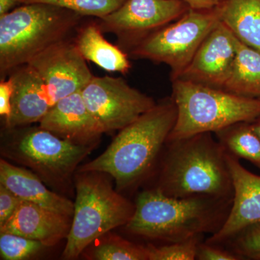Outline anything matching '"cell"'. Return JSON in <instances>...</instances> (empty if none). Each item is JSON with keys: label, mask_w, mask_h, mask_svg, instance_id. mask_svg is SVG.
I'll return each instance as SVG.
<instances>
[{"label": "cell", "mask_w": 260, "mask_h": 260, "mask_svg": "<svg viewBox=\"0 0 260 260\" xmlns=\"http://www.w3.org/2000/svg\"><path fill=\"white\" fill-rule=\"evenodd\" d=\"M226 158L234 186L232 207L221 229L205 240L218 245L260 221V176L249 172L230 154L226 153Z\"/></svg>", "instance_id": "13"}, {"label": "cell", "mask_w": 260, "mask_h": 260, "mask_svg": "<svg viewBox=\"0 0 260 260\" xmlns=\"http://www.w3.org/2000/svg\"><path fill=\"white\" fill-rule=\"evenodd\" d=\"M0 184L8 188L21 200L73 218L74 203L48 189L45 183L26 168L18 167L1 158Z\"/></svg>", "instance_id": "17"}, {"label": "cell", "mask_w": 260, "mask_h": 260, "mask_svg": "<svg viewBox=\"0 0 260 260\" xmlns=\"http://www.w3.org/2000/svg\"><path fill=\"white\" fill-rule=\"evenodd\" d=\"M73 218L21 200L11 217L0 227V233H10L42 242L47 247L67 239Z\"/></svg>", "instance_id": "16"}, {"label": "cell", "mask_w": 260, "mask_h": 260, "mask_svg": "<svg viewBox=\"0 0 260 260\" xmlns=\"http://www.w3.org/2000/svg\"><path fill=\"white\" fill-rule=\"evenodd\" d=\"M198 260H242L235 253L218 244H211L203 240L197 249Z\"/></svg>", "instance_id": "27"}, {"label": "cell", "mask_w": 260, "mask_h": 260, "mask_svg": "<svg viewBox=\"0 0 260 260\" xmlns=\"http://www.w3.org/2000/svg\"><path fill=\"white\" fill-rule=\"evenodd\" d=\"M9 78L13 84L12 112L5 128L39 122L54 106L44 80L28 64L12 70Z\"/></svg>", "instance_id": "15"}, {"label": "cell", "mask_w": 260, "mask_h": 260, "mask_svg": "<svg viewBox=\"0 0 260 260\" xmlns=\"http://www.w3.org/2000/svg\"><path fill=\"white\" fill-rule=\"evenodd\" d=\"M189 10L182 0H126L119 9L96 20L104 34H115L118 46L126 53L140 39L180 18Z\"/></svg>", "instance_id": "10"}, {"label": "cell", "mask_w": 260, "mask_h": 260, "mask_svg": "<svg viewBox=\"0 0 260 260\" xmlns=\"http://www.w3.org/2000/svg\"><path fill=\"white\" fill-rule=\"evenodd\" d=\"M83 16L54 5L23 4L0 17V76L48 47L74 37Z\"/></svg>", "instance_id": "4"}, {"label": "cell", "mask_w": 260, "mask_h": 260, "mask_svg": "<svg viewBox=\"0 0 260 260\" xmlns=\"http://www.w3.org/2000/svg\"><path fill=\"white\" fill-rule=\"evenodd\" d=\"M252 260H260V254H258V255H256L254 256V257L251 259Z\"/></svg>", "instance_id": "33"}, {"label": "cell", "mask_w": 260, "mask_h": 260, "mask_svg": "<svg viewBox=\"0 0 260 260\" xmlns=\"http://www.w3.org/2000/svg\"><path fill=\"white\" fill-rule=\"evenodd\" d=\"M28 64L47 85L54 105L63 98L81 91L93 76L73 38L53 44Z\"/></svg>", "instance_id": "11"}, {"label": "cell", "mask_w": 260, "mask_h": 260, "mask_svg": "<svg viewBox=\"0 0 260 260\" xmlns=\"http://www.w3.org/2000/svg\"><path fill=\"white\" fill-rule=\"evenodd\" d=\"M220 20L246 45L260 51V0H221Z\"/></svg>", "instance_id": "19"}, {"label": "cell", "mask_w": 260, "mask_h": 260, "mask_svg": "<svg viewBox=\"0 0 260 260\" xmlns=\"http://www.w3.org/2000/svg\"><path fill=\"white\" fill-rule=\"evenodd\" d=\"M81 93L104 133L122 129L157 104L123 78L107 75H93Z\"/></svg>", "instance_id": "9"}, {"label": "cell", "mask_w": 260, "mask_h": 260, "mask_svg": "<svg viewBox=\"0 0 260 260\" xmlns=\"http://www.w3.org/2000/svg\"><path fill=\"white\" fill-rule=\"evenodd\" d=\"M189 6V9L195 10H212L218 7L221 0H182Z\"/></svg>", "instance_id": "30"}, {"label": "cell", "mask_w": 260, "mask_h": 260, "mask_svg": "<svg viewBox=\"0 0 260 260\" xmlns=\"http://www.w3.org/2000/svg\"><path fill=\"white\" fill-rule=\"evenodd\" d=\"M156 169L153 188L167 196L234 198L226 153L212 133L167 140Z\"/></svg>", "instance_id": "1"}, {"label": "cell", "mask_w": 260, "mask_h": 260, "mask_svg": "<svg viewBox=\"0 0 260 260\" xmlns=\"http://www.w3.org/2000/svg\"><path fill=\"white\" fill-rule=\"evenodd\" d=\"M214 134L227 153L248 160L260 169V140L251 122L236 123Z\"/></svg>", "instance_id": "21"}, {"label": "cell", "mask_w": 260, "mask_h": 260, "mask_svg": "<svg viewBox=\"0 0 260 260\" xmlns=\"http://www.w3.org/2000/svg\"><path fill=\"white\" fill-rule=\"evenodd\" d=\"M218 8L189 9L180 18L140 39L127 51L135 59L164 63L172 70V80L189 64L207 36L219 23Z\"/></svg>", "instance_id": "8"}, {"label": "cell", "mask_w": 260, "mask_h": 260, "mask_svg": "<svg viewBox=\"0 0 260 260\" xmlns=\"http://www.w3.org/2000/svg\"><path fill=\"white\" fill-rule=\"evenodd\" d=\"M237 40L220 21L205 38L189 64L174 79L223 89L237 57Z\"/></svg>", "instance_id": "12"}, {"label": "cell", "mask_w": 260, "mask_h": 260, "mask_svg": "<svg viewBox=\"0 0 260 260\" xmlns=\"http://www.w3.org/2000/svg\"><path fill=\"white\" fill-rule=\"evenodd\" d=\"M13 84L12 80L2 79L0 82V115L5 121L10 117L12 112V96Z\"/></svg>", "instance_id": "29"}, {"label": "cell", "mask_w": 260, "mask_h": 260, "mask_svg": "<svg viewBox=\"0 0 260 260\" xmlns=\"http://www.w3.org/2000/svg\"><path fill=\"white\" fill-rule=\"evenodd\" d=\"M47 247L42 242L10 233H0V254L4 260L28 259Z\"/></svg>", "instance_id": "25"}, {"label": "cell", "mask_w": 260, "mask_h": 260, "mask_svg": "<svg viewBox=\"0 0 260 260\" xmlns=\"http://www.w3.org/2000/svg\"><path fill=\"white\" fill-rule=\"evenodd\" d=\"M39 123L43 129L75 144L97 145L104 134L81 91L61 99Z\"/></svg>", "instance_id": "14"}, {"label": "cell", "mask_w": 260, "mask_h": 260, "mask_svg": "<svg viewBox=\"0 0 260 260\" xmlns=\"http://www.w3.org/2000/svg\"><path fill=\"white\" fill-rule=\"evenodd\" d=\"M204 239V235L181 241L166 243L161 246L148 244L146 246L148 260H194L197 249L200 242Z\"/></svg>", "instance_id": "24"}, {"label": "cell", "mask_w": 260, "mask_h": 260, "mask_svg": "<svg viewBox=\"0 0 260 260\" xmlns=\"http://www.w3.org/2000/svg\"><path fill=\"white\" fill-rule=\"evenodd\" d=\"M107 176L98 172H77L74 213L64 259H76L90 244L113 229L124 226L133 216L135 203L114 189Z\"/></svg>", "instance_id": "5"}, {"label": "cell", "mask_w": 260, "mask_h": 260, "mask_svg": "<svg viewBox=\"0 0 260 260\" xmlns=\"http://www.w3.org/2000/svg\"><path fill=\"white\" fill-rule=\"evenodd\" d=\"M172 99L162 101L119 130L97 158L80 166L77 172H98L112 177L118 191L138 185L156 169L177 121Z\"/></svg>", "instance_id": "2"}, {"label": "cell", "mask_w": 260, "mask_h": 260, "mask_svg": "<svg viewBox=\"0 0 260 260\" xmlns=\"http://www.w3.org/2000/svg\"><path fill=\"white\" fill-rule=\"evenodd\" d=\"M251 128H252L253 131L254 132L256 136L260 140V116L255 119L252 122H251Z\"/></svg>", "instance_id": "32"}, {"label": "cell", "mask_w": 260, "mask_h": 260, "mask_svg": "<svg viewBox=\"0 0 260 260\" xmlns=\"http://www.w3.org/2000/svg\"><path fill=\"white\" fill-rule=\"evenodd\" d=\"M97 20L80 24L73 41L85 60L92 61L109 73L125 75L131 68L128 54L103 36Z\"/></svg>", "instance_id": "18"}, {"label": "cell", "mask_w": 260, "mask_h": 260, "mask_svg": "<svg viewBox=\"0 0 260 260\" xmlns=\"http://www.w3.org/2000/svg\"><path fill=\"white\" fill-rule=\"evenodd\" d=\"M18 5V0H0V17L15 9Z\"/></svg>", "instance_id": "31"}, {"label": "cell", "mask_w": 260, "mask_h": 260, "mask_svg": "<svg viewBox=\"0 0 260 260\" xmlns=\"http://www.w3.org/2000/svg\"><path fill=\"white\" fill-rule=\"evenodd\" d=\"M232 201L205 196L172 198L150 188L137 196L135 213L124 228L136 237L165 244L213 235L225 223Z\"/></svg>", "instance_id": "3"}, {"label": "cell", "mask_w": 260, "mask_h": 260, "mask_svg": "<svg viewBox=\"0 0 260 260\" xmlns=\"http://www.w3.org/2000/svg\"><path fill=\"white\" fill-rule=\"evenodd\" d=\"M243 259H251L260 254V221L244 228L220 244Z\"/></svg>", "instance_id": "26"}, {"label": "cell", "mask_w": 260, "mask_h": 260, "mask_svg": "<svg viewBox=\"0 0 260 260\" xmlns=\"http://www.w3.org/2000/svg\"><path fill=\"white\" fill-rule=\"evenodd\" d=\"M172 81L177 117L168 140L215 133L236 123L252 122L260 116L259 99L184 80Z\"/></svg>", "instance_id": "6"}, {"label": "cell", "mask_w": 260, "mask_h": 260, "mask_svg": "<svg viewBox=\"0 0 260 260\" xmlns=\"http://www.w3.org/2000/svg\"><path fill=\"white\" fill-rule=\"evenodd\" d=\"M96 145L61 139L40 126L5 128L0 153L5 159L35 173L47 186L60 190L71 182L80 164Z\"/></svg>", "instance_id": "7"}, {"label": "cell", "mask_w": 260, "mask_h": 260, "mask_svg": "<svg viewBox=\"0 0 260 260\" xmlns=\"http://www.w3.org/2000/svg\"><path fill=\"white\" fill-rule=\"evenodd\" d=\"M237 57L223 90L260 99V51L237 40Z\"/></svg>", "instance_id": "20"}, {"label": "cell", "mask_w": 260, "mask_h": 260, "mask_svg": "<svg viewBox=\"0 0 260 260\" xmlns=\"http://www.w3.org/2000/svg\"><path fill=\"white\" fill-rule=\"evenodd\" d=\"M107 234L103 236L102 241L92 251L90 259L148 260L146 246L135 244L116 235L107 237Z\"/></svg>", "instance_id": "22"}, {"label": "cell", "mask_w": 260, "mask_h": 260, "mask_svg": "<svg viewBox=\"0 0 260 260\" xmlns=\"http://www.w3.org/2000/svg\"><path fill=\"white\" fill-rule=\"evenodd\" d=\"M126 0H18L20 5L42 3L75 12L83 17L105 18L119 9Z\"/></svg>", "instance_id": "23"}, {"label": "cell", "mask_w": 260, "mask_h": 260, "mask_svg": "<svg viewBox=\"0 0 260 260\" xmlns=\"http://www.w3.org/2000/svg\"><path fill=\"white\" fill-rule=\"evenodd\" d=\"M20 202L16 194L0 184V227L13 216Z\"/></svg>", "instance_id": "28"}]
</instances>
